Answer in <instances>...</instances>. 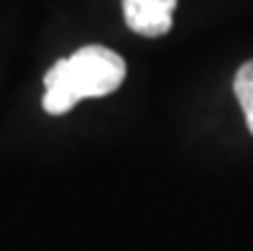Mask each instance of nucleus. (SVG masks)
<instances>
[{
	"mask_svg": "<svg viewBox=\"0 0 253 251\" xmlns=\"http://www.w3.org/2000/svg\"><path fill=\"white\" fill-rule=\"evenodd\" d=\"M176 0H123V18L141 36H164L171 28Z\"/></svg>",
	"mask_w": 253,
	"mask_h": 251,
	"instance_id": "obj_2",
	"label": "nucleus"
},
{
	"mask_svg": "<svg viewBox=\"0 0 253 251\" xmlns=\"http://www.w3.org/2000/svg\"><path fill=\"white\" fill-rule=\"evenodd\" d=\"M126 80L123 56L108 47H82L59 59L43 77V110L51 115L69 113L84 98H105Z\"/></svg>",
	"mask_w": 253,
	"mask_h": 251,
	"instance_id": "obj_1",
	"label": "nucleus"
},
{
	"mask_svg": "<svg viewBox=\"0 0 253 251\" xmlns=\"http://www.w3.org/2000/svg\"><path fill=\"white\" fill-rule=\"evenodd\" d=\"M233 90H235V98L243 108V115H246V126L253 134V59L246 62L235 75V82H233Z\"/></svg>",
	"mask_w": 253,
	"mask_h": 251,
	"instance_id": "obj_3",
	"label": "nucleus"
}]
</instances>
